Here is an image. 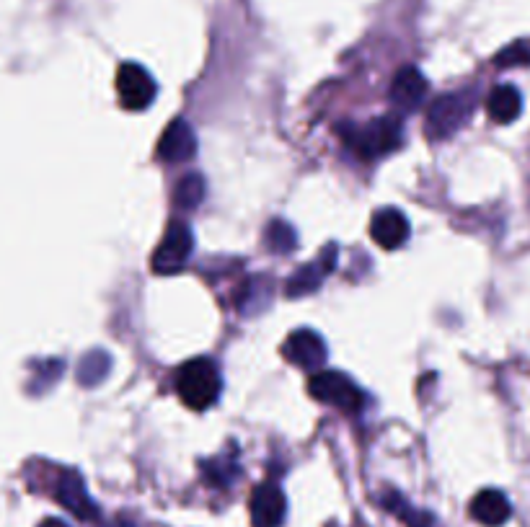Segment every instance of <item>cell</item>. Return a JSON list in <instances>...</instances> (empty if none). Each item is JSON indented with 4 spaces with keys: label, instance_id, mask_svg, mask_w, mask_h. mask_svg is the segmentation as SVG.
Segmentation results:
<instances>
[{
    "label": "cell",
    "instance_id": "obj_15",
    "mask_svg": "<svg viewBox=\"0 0 530 527\" xmlns=\"http://www.w3.org/2000/svg\"><path fill=\"white\" fill-rule=\"evenodd\" d=\"M489 117L497 124H510L523 112V99L515 86H497L487 99Z\"/></svg>",
    "mask_w": 530,
    "mask_h": 527
},
{
    "label": "cell",
    "instance_id": "obj_20",
    "mask_svg": "<svg viewBox=\"0 0 530 527\" xmlns=\"http://www.w3.org/2000/svg\"><path fill=\"white\" fill-rule=\"evenodd\" d=\"M202 476L210 486H218V489H225V486L233 484V478L238 476V463L236 455H220V458H210L202 463Z\"/></svg>",
    "mask_w": 530,
    "mask_h": 527
},
{
    "label": "cell",
    "instance_id": "obj_5",
    "mask_svg": "<svg viewBox=\"0 0 530 527\" xmlns=\"http://www.w3.org/2000/svg\"><path fill=\"white\" fill-rule=\"evenodd\" d=\"M194 251V233L184 220H171L166 228L161 246L153 254V272L156 274H176L187 267L189 256Z\"/></svg>",
    "mask_w": 530,
    "mask_h": 527
},
{
    "label": "cell",
    "instance_id": "obj_11",
    "mask_svg": "<svg viewBox=\"0 0 530 527\" xmlns=\"http://www.w3.org/2000/svg\"><path fill=\"white\" fill-rule=\"evenodd\" d=\"M287 515L285 494L277 484L256 486L251 496V527H282Z\"/></svg>",
    "mask_w": 530,
    "mask_h": 527
},
{
    "label": "cell",
    "instance_id": "obj_17",
    "mask_svg": "<svg viewBox=\"0 0 530 527\" xmlns=\"http://www.w3.org/2000/svg\"><path fill=\"white\" fill-rule=\"evenodd\" d=\"M112 370V357L104 349H91L88 354H83L81 362H78V383L83 388H94L101 380L109 375Z\"/></svg>",
    "mask_w": 530,
    "mask_h": 527
},
{
    "label": "cell",
    "instance_id": "obj_16",
    "mask_svg": "<svg viewBox=\"0 0 530 527\" xmlns=\"http://www.w3.org/2000/svg\"><path fill=\"white\" fill-rule=\"evenodd\" d=\"M272 303V282L269 277H254L246 282L244 295L238 300V313L241 316H259L262 310L269 308Z\"/></svg>",
    "mask_w": 530,
    "mask_h": 527
},
{
    "label": "cell",
    "instance_id": "obj_12",
    "mask_svg": "<svg viewBox=\"0 0 530 527\" xmlns=\"http://www.w3.org/2000/svg\"><path fill=\"white\" fill-rule=\"evenodd\" d=\"M409 220L401 210L396 207H386V210L375 212L373 223H370V236L386 251H393V248H401L406 241H409Z\"/></svg>",
    "mask_w": 530,
    "mask_h": 527
},
{
    "label": "cell",
    "instance_id": "obj_24",
    "mask_svg": "<svg viewBox=\"0 0 530 527\" xmlns=\"http://www.w3.org/2000/svg\"><path fill=\"white\" fill-rule=\"evenodd\" d=\"M39 527H70V525H65L63 520H55V517H50V520L39 522Z\"/></svg>",
    "mask_w": 530,
    "mask_h": 527
},
{
    "label": "cell",
    "instance_id": "obj_21",
    "mask_svg": "<svg viewBox=\"0 0 530 527\" xmlns=\"http://www.w3.org/2000/svg\"><path fill=\"white\" fill-rule=\"evenodd\" d=\"M264 241H267V248L272 254L285 256L293 254L295 246H298V233H295L293 225L285 223V220H272V223L267 225Z\"/></svg>",
    "mask_w": 530,
    "mask_h": 527
},
{
    "label": "cell",
    "instance_id": "obj_4",
    "mask_svg": "<svg viewBox=\"0 0 530 527\" xmlns=\"http://www.w3.org/2000/svg\"><path fill=\"white\" fill-rule=\"evenodd\" d=\"M308 391H311V396L316 401L329 403V406H334L339 411H360L362 403H365V393L344 372H318V375L311 378V383H308Z\"/></svg>",
    "mask_w": 530,
    "mask_h": 527
},
{
    "label": "cell",
    "instance_id": "obj_10",
    "mask_svg": "<svg viewBox=\"0 0 530 527\" xmlns=\"http://www.w3.org/2000/svg\"><path fill=\"white\" fill-rule=\"evenodd\" d=\"M197 155V135L187 119H174L158 140V158L166 163L192 161Z\"/></svg>",
    "mask_w": 530,
    "mask_h": 527
},
{
    "label": "cell",
    "instance_id": "obj_9",
    "mask_svg": "<svg viewBox=\"0 0 530 527\" xmlns=\"http://www.w3.org/2000/svg\"><path fill=\"white\" fill-rule=\"evenodd\" d=\"M337 256H339L337 246L331 243V246H326L324 251H321V256H318L313 264L300 267L298 272L285 282L287 298H303V295L316 292L318 287H321V282H324L326 274H331L334 272V267H337Z\"/></svg>",
    "mask_w": 530,
    "mask_h": 527
},
{
    "label": "cell",
    "instance_id": "obj_25",
    "mask_svg": "<svg viewBox=\"0 0 530 527\" xmlns=\"http://www.w3.org/2000/svg\"><path fill=\"white\" fill-rule=\"evenodd\" d=\"M104 527H135V525H130L127 520H114V522H109V525H104Z\"/></svg>",
    "mask_w": 530,
    "mask_h": 527
},
{
    "label": "cell",
    "instance_id": "obj_18",
    "mask_svg": "<svg viewBox=\"0 0 530 527\" xmlns=\"http://www.w3.org/2000/svg\"><path fill=\"white\" fill-rule=\"evenodd\" d=\"M381 504L388 509V512H393V515L399 517L406 527H435V517L422 512V509H414L412 504L406 502L404 496L396 494V491H386Z\"/></svg>",
    "mask_w": 530,
    "mask_h": 527
},
{
    "label": "cell",
    "instance_id": "obj_2",
    "mask_svg": "<svg viewBox=\"0 0 530 527\" xmlns=\"http://www.w3.org/2000/svg\"><path fill=\"white\" fill-rule=\"evenodd\" d=\"M220 391H223V378H220L218 365L210 357L189 360L176 370V393L189 409H210L220 398Z\"/></svg>",
    "mask_w": 530,
    "mask_h": 527
},
{
    "label": "cell",
    "instance_id": "obj_13",
    "mask_svg": "<svg viewBox=\"0 0 530 527\" xmlns=\"http://www.w3.org/2000/svg\"><path fill=\"white\" fill-rule=\"evenodd\" d=\"M391 99L401 112H417L427 99V78L422 70L412 65L401 68L391 83Z\"/></svg>",
    "mask_w": 530,
    "mask_h": 527
},
{
    "label": "cell",
    "instance_id": "obj_19",
    "mask_svg": "<svg viewBox=\"0 0 530 527\" xmlns=\"http://www.w3.org/2000/svg\"><path fill=\"white\" fill-rule=\"evenodd\" d=\"M205 192H207V186H205V179H202V174L181 176L179 184H176V189H174L176 207L184 212L197 210L202 199H205Z\"/></svg>",
    "mask_w": 530,
    "mask_h": 527
},
{
    "label": "cell",
    "instance_id": "obj_22",
    "mask_svg": "<svg viewBox=\"0 0 530 527\" xmlns=\"http://www.w3.org/2000/svg\"><path fill=\"white\" fill-rule=\"evenodd\" d=\"M63 360H47V362H39L37 367H34V380L29 383V388H32V393H42L47 391V388H52V385L57 383V378L63 375Z\"/></svg>",
    "mask_w": 530,
    "mask_h": 527
},
{
    "label": "cell",
    "instance_id": "obj_3",
    "mask_svg": "<svg viewBox=\"0 0 530 527\" xmlns=\"http://www.w3.org/2000/svg\"><path fill=\"white\" fill-rule=\"evenodd\" d=\"M476 109V91H456L445 93L430 106L427 119H424V135L430 140H448L456 132L463 130V124Z\"/></svg>",
    "mask_w": 530,
    "mask_h": 527
},
{
    "label": "cell",
    "instance_id": "obj_14",
    "mask_svg": "<svg viewBox=\"0 0 530 527\" xmlns=\"http://www.w3.org/2000/svg\"><path fill=\"white\" fill-rule=\"evenodd\" d=\"M471 517L484 527H502L512 517V504L502 491L484 489L471 502Z\"/></svg>",
    "mask_w": 530,
    "mask_h": 527
},
{
    "label": "cell",
    "instance_id": "obj_6",
    "mask_svg": "<svg viewBox=\"0 0 530 527\" xmlns=\"http://www.w3.org/2000/svg\"><path fill=\"white\" fill-rule=\"evenodd\" d=\"M156 81L153 75L143 68V65H135V62H125L119 65L117 70V93H119V104L130 109V112H140V109H148L156 99Z\"/></svg>",
    "mask_w": 530,
    "mask_h": 527
},
{
    "label": "cell",
    "instance_id": "obj_7",
    "mask_svg": "<svg viewBox=\"0 0 530 527\" xmlns=\"http://www.w3.org/2000/svg\"><path fill=\"white\" fill-rule=\"evenodd\" d=\"M55 499L57 504H63L70 515L78 517L83 522H96L101 517L99 507L86 491L83 476L75 471H63L55 481Z\"/></svg>",
    "mask_w": 530,
    "mask_h": 527
},
{
    "label": "cell",
    "instance_id": "obj_1",
    "mask_svg": "<svg viewBox=\"0 0 530 527\" xmlns=\"http://www.w3.org/2000/svg\"><path fill=\"white\" fill-rule=\"evenodd\" d=\"M339 135L357 158L373 161V158H381V155L401 148L404 124L399 117H378L368 124H342Z\"/></svg>",
    "mask_w": 530,
    "mask_h": 527
},
{
    "label": "cell",
    "instance_id": "obj_8",
    "mask_svg": "<svg viewBox=\"0 0 530 527\" xmlns=\"http://www.w3.org/2000/svg\"><path fill=\"white\" fill-rule=\"evenodd\" d=\"M282 354H285L287 362H293L295 367H303V370H318L329 360L326 341L311 329H298L287 336Z\"/></svg>",
    "mask_w": 530,
    "mask_h": 527
},
{
    "label": "cell",
    "instance_id": "obj_23",
    "mask_svg": "<svg viewBox=\"0 0 530 527\" xmlns=\"http://www.w3.org/2000/svg\"><path fill=\"white\" fill-rule=\"evenodd\" d=\"M497 68H528L530 65V44L515 42L494 57Z\"/></svg>",
    "mask_w": 530,
    "mask_h": 527
}]
</instances>
